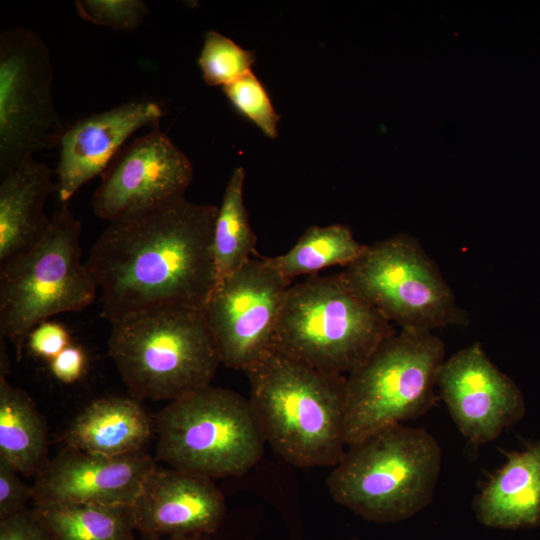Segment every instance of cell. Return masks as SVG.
Instances as JSON below:
<instances>
[{
	"label": "cell",
	"instance_id": "cell-5",
	"mask_svg": "<svg viewBox=\"0 0 540 540\" xmlns=\"http://www.w3.org/2000/svg\"><path fill=\"white\" fill-rule=\"evenodd\" d=\"M395 331L338 274L291 284L275 348L320 371L346 376Z\"/></svg>",
	"mask_w": 540,
	"mask_h": 540
},
{
	"label": "cell",
	"instance_id": "cell-2",
	"mask_svg": "<svg viewBox=\"0 0 540 540\" xmlns=\"http://www.w3.org/2000/svg\"><path fill=\"white\" fill-rule=\"evenodd\" d=\"M266 443L288 463L333 467L346 450V376L273 349L245 372Z\"/></svg>",
	"mask_w": 540,
	"mask_h": 540
},
{
	"label": "cell",
	"instance_id": "cell-19",
	"mask_svg": "<svg viewBox=\"0 0 540 540\" xmlns=\"http://www.w3.org/2000/svg\"><path fill=\"white\" fill-rule=\"evenodd\" d=\"M154 420L140 400L109 396L86 405L66 429L63 441L83 451L121 456L143 450Z\"/></svg>",
	"mask_w": 540,
	"mask_h": 540
},
{
	"label": "cell",
	"instance_id": "cell-18",
	"mask_svg": "<svg viewBox=\"0 0 540 540\" xmlns=\"http://www.w3.org/2000/svg\"><path fill=\"white\" fill-rule=\"evenodd\" d=\"M475 515L500 529L540 525V442L507 454L505 463L476 495Z\"/></svg>",
	"mask_w": 540,
	"mask_h": 540
},
{
	"label": "cell",
	"instance_id": "cell-10",
	"mask_svg": "<svg viewBox=\"0 0 540 540\" xmlns=\"http://www.w3.org/2000/svg\"><path fill=\"white\" fill-rule=\"evenodd\" d=\"M54 69L44 40L14 27L0 35V175L59 146L66 129L52 95Z\"/></svg>",
	"mask_w": 540,
	"mask_h": 540
},
{
	"label": "cell",
	"instance_id": "cell-3",
	"mask_svg": "<svg viewBox=\"0 0 540 540\" xmlns=\"http://www.w3.org/2000/svg\"><path fill=\"white\" fill-rule=\"evenodd\" d=\"M110 324L108 354L132 397L171 402L211 385L221 360L203 309L161 304Z\"/></svg>",
	"mask_w": 540,
	"mask_h": 540
},
{
	"label": "cell",
	"instance_id": "cell-15",
	"mask_svg": "<svg viewBox=\"0 0 540 540\" xmlns=\"http://www.w3.org/2000/svg\"><path fill=\"white\" fill-rule=\"evenodd\" d=\"M163 110L151 99H133L84 116L66 127L59 142L56 192L60 203L101 175L139 129L159 126Z\"/></svg>",
	"mask_w": 540,
	"mask_h": 540
},
{
	"label": "cell",
	"instance_id": "cell-24",
	"mask_svg": "<svg viewBox=\"0 0 540 540\" xmlns=\"http://www.w3.org/2000/svg\"><path fill=\"white\" fill-rule=\"evenodd\" d=\"M254 51L246 50L216 30L206 32L197 59L204 81L225 87L252 72Z\"/></svg>",
	"mask_w": 540,
	"mask_h": 540
},
{
	"label": "cell",
	"instance_id": "cell-1",
	"mask_svg": "<svg viewBox=\"0 0 540 540\" xmlns=\"http://www.w3.org/2000/svg\"><path fill=\"white\" fill-rule=\"evenodd\" d=\"M218 206L180 197L109 222L86 266L112 322L161 304L203 309L216 285L212 234Z\"/></svg>",
	"mask_w": 540,
	"mask_h": 540
},
{
	"label": "cell",
	"instance_id": "cell-8",
	"mask_svg": "<svg viewBox=\"0 0 540 540\" xmlns=\"http://www.w3.org/2000/svg\"><path fill=\"white\" fill-rule=\"evenodd\" d=\"M444 361V343L432 331L400 329L384 339L346 375V445L428 411Z\"/></svg>",
	"mask_w": 540,
	"mask_h": 540
},
{
	"label": "cell",
	"instance_id": "cell-6",
	"mask_svg": "<svg viewBox=\"0 0 540 540\" xmlns=\"http://www.w3.org/2000/svg\"><path fill=\"white\" fill-rule=\"evenodd\" d=\"M81 222L68 203L51 216L43 238L0 265V336L22 358L30 332L50 317L78 312L93 303L97 285L80 246Z\"/></svg>",
	"mask_w": 540,
	"mask_h": 540
},
{
	"label": "cell",
	"instance_id": "cell-12",
	"mask_svg": "<svg viewBox=\"0 0 540 540\" xmlns=\"http://www.w3.org/2000/svg\"><path fill=\"white\" fill-rule=\"evenodd\" d=\"M100 176L91 207L98 218L112 222L184 197L193 166L157 126L126 143Z\"/></svg>",
	"mask_w": 540,
	"mask_h": 540
},
{
	"label": "cell",
	"instance_id": "cell-20",
	"mask_svg": "<svg viewBox=\"0 0 540 540\" xmlns=\"http://www.w3.org/2000/svg\"><path fill=\"white\" fill-rule=\"evenodd\" d=\"M0 457L35 476L49 461L48 429L32 398L0 376Z\"/></svg>",
	"mask_w": 540,
	"mask_h": 540
},
{
	"label": "cell",
	"instance_id": "cell-9",
	"mask_svg": "<svg viewBox=\"0 0 540 540\" xmlns=\"http://www.w3.org/2000/svg\"><path fill=\"white\" fill-rule=\"evenodd\" d=\"M339 275L356 295L401 329L433 331L466 320L438 267L410 235L367 245Z\"/></svg>",
	"mask_w": 540,
	"mask_h": 540
},
{
	"label": "cell",
	"instance_id": "cell-29",
	"mask_svg": "<svg viewBox=\"0 0 540 540\" xmlns=\"http://www.w3.org/2000/svg\"><path fill=\"white\" fill-rule=\"evenodd\" d=\"M0 540H55L35 509L0 520Z\"/></svg>",
	"mask_w": 540,
	"mask_h": 540
},
{
	"label": "cell",
	"instance_id": "cell-13",
	"mask_svg": "<svg viewBox=\"0 0 540 540\" xmlns=\"http://www.w3.org/2000/svg\"><path fill=\"white\" fill-rule=\"evenodd\" d=\"M437 386L454 423L475 444L495 440L525 411L520 389L479 342L445 359Z\"/></svg>",
	"mask_w": 540,
	"mask_h": 540
},
{
	"label": "cell",
	"instance_id": "cell-22",
	"mask_svg": "<svg viewBox=\"0 0 540 540\" xmlns=\"http://www.w3.org/2000/svg\"><path fill=\"white\" fill-rule=\"evenodd\" d=\"M245 176L243 167L234 169L215 218L211 248L216 284L239 270L255 251L256 235L243 199Z\"/></svg>",
	"mask_w": 540,
	"mask_h": 540
},
{
	"label": "cell",
	"instance_id": "cell-21",
	"mask_svg": "<svg viewBox=\"0 0 540 540\" xmlns=\"http://www.w3.org/2000/svg\"><path fill=\"white\" fill-rule=\"evenodd\" d=\"M55 540H134L133 505L70 504L34 507Z\"/></svg>",
	"mask_w": 540,
	"mask_h": 540
},
{
	"label": "cell",
	"instance_id": "cell-4",
	"mask_svg": "<svg viewBox=\"0 0 540 540\" xmlns=\"http://www.w3.org/2000/svg\"><path fill=\"white\" fill-rule=\"evenodd\" d=\"M442 463L426 430L398 424L351 444L332 467V499L366 520L393 523L430 504Z\"/></svg>",
	"mask_w": 540,
	"mask_h": 540
},
{
	"label": "cell",
	"instance_id": "cell-23",
	"mask_svg": "<svg viewBox=\"0 0 540 540\" xmlns=\"http://www.w3.org/2000/svg\"><path fill=\"white\" fill-rule=\"evenodd\" d=\"M349 227L343 224L311 226L286 253L267 257L283 277L292 281L300 275H315L334 265L347 266L365 251Z\"/></svg>",
	"mask_w": 540,
	"mask_h": 540
},
{
	"label": "cell",
	"instance_id": "cell-16",
	"mask_svg": "<svg viewBox=\"0 0 540 540\" xmlns=\"http://www.w3.org/2000/svg\"><path fill=\"white\" fill-rule=\"evenodd\" d=\"M136 529L150 539L206 536L225 516L213 479L177 468L155 467L133 503Z\"/></svg>",
	"mask_w": 540,
	"mask_h": 540
},
{
	"label": "cell",
	"instance_id": "cell-25",
	"mask_svg": "<svg viewBox=\"0 0 540 540\" xmlns=\"http://www.w3.org/2000/svg\"><path fill=\"white\" fill-rule=\"evenodd\" d=\"M233 107L269 137L278 135L279 114L260 80L253 72L223 87Z\"/></svg>",
	"mask_w": 540,
	"mask_h": 540
},
{
	"label": "cell",
	"instance_id": "cell-31",
	"mask_svg": "<svg viewBox=\"0 0 540 540\" xmlns=\"http://www.w3.org/2000/svg\"><path fill=\"white\" fill-rule=\"evenodd\" d=\"M150 540H211L206 536H187V537H168V538H157Z\"/></svg>",
	"mask_w": 540,
	"mask_h": 540
},
{
	"label": "cell",
	"instance_id": "cell-17",
	"mask_svg": "<svg viewBox=\"0 0 540 540\" xmlns=\"http://www.w3.org/2000/svg\"><path fill=\"white\" fill-rule=\"evenodd\" d=\"M53 192L50 168L34 157L0 175V265L30 250L46 234L51 217L44 208Z\"/></svg>",
	"mask_w": 540,
	"mask_h": 540
},
{
	"label": "cell",
	"instance_id": "cell-28",
	"mask_svg": "<svg viewBox=\"0 0 540 540\" xmlns=\"http://www.w3.org/2000/svg\"><path fill=\"white\" fill-rule=\"evenodd\" d=\"M71 344L66 328L59 323L44 321L29 334L26 346L37 357L51 361Z\"/></svg>",
	"mask_w": 540,
	"mask_h": 540
},
{
	"label": "cell",
	"instance_id": "cell-26",
	"mask_svg": "<svg viewBox=\"0 0 540 540\" xmlns=\"http://www.w3.org/2000/svg\"><path fill=\"white\" fill-rule=\"evenodd\" d=\"M75 8L87 22L126 32L138 29L149 14L142 0H77Z\"/></svg>",
	"mask_w": 540,
	"mask_h": 540
},
{
	"label": "cell",
	"instance_id": "cell-27",
	"mask_svg": "<svg viewBox=\"0 0 540 540\" xmlns=\"http://www.w3.org/2000/svg\"><path fill=\"white\" fill-rule=\"evenodd\" d=\"M18 471L0 457V520L27 509L32 499V486H27L18 476Z\"/></svg>",
	"mask_w": 540,
	"mask_h": 540
},
{
	"label": "cell",
	"instance_id": "cell-7",
	"mask_svg": "<svg viewBox=\"0 0 540 540\" xmlns=\"http://www.w3.org/2000/svg\"><path fill=\"white\" fill-rule=\"evenodd\" d=\"M154 430L158 460L211 479L244 475L266 444L249 399L212 385L169 402Z\"/></svg>",
	"mask_w": 540,
	"mask_h": 540
},
{
	"label": "cell",
	"instance_id": "cell-11",
	"mask_svg": "<svg viewBox=\"0 0 540 540\" xmlns=\"http://www.w3.org/2000/svg\"><path fill=\"white\" fill-rule=\"evenodd\" d=\"M291 284L267 257H260L215 285L203 312L223 365L245 373L275 349Z\"/></svg>",
	"mask_w": 540,
	"mask_h": 540
},
{
	"label": "cell",
	"instance_id": "cell-30",
	"mask_svg": "<svg viewBox=\"0 0 540 540\" xmlns=\"http://www.w3.org/2000/svg\"><path fill=\"white\" fill-rule=\"evenodd\" d=\"M86 355L84 350L70 344L50 361V370L59 381L70 384L77 381L84 373Z\"/></svg>",
	"mask_w": 540,
	"mask_h": 540
},
{
	"label": "cell",
	"instance_id": "cell-14",
	"mask_svg": "<svg viewBox=\"0 0 540 540\" xmlns=\"http://www.w3.org/2000/svg\"><path fill=\"white\" fill-rule=\"evenodd\" d=\"M144 450L107 456L66 446L35 477V507L70 504L133 505L156 467Z\"/></svg>",
	"mask_w": 540,
	"mask_h": 540
}]
</instances>
